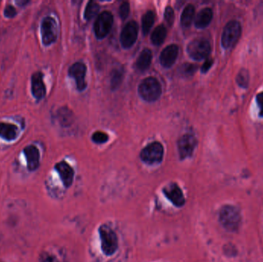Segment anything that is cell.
<instances>
[{"label": "cell", "instance_id": "1f68e13d", "mask_svg": "<svg viewBox=\"0 0 263 262\" xmlns=\"http://www.w3.org/2000/svg\"><path fill=\"white\" fill-rule=\"evenodd\" d=\"M17 13H16V9L12 5H7V7L4 10V15L7 16V18H13L16 16Z\"/></svg>", "mask_w": 263, "mask_h": 262}, {"label": "cell", "instance_id": "4fadbf2b", "mask_svg": "<svg viewBox=\"0 0 263 262\" xmlns=\"http://www.w3.org/2000/svg\"><path fill=\"white\" fill-rule=\"evenodd\" d=\"M55 170L60 174V179L66 188H70L73 185L74 179V170L67 162L62 161L55 165Z\"/></svg>", "mask_w": 263, "mask_h": 262}, {"label": "cell", "instance_id": "9c48e42d", "mask_svg": "<svg viewBox=\"0 0 263 262\" xmlns=\"http://www.w3.org/2000/svg\"><path fill=\"white\" fill-rule=\"evenodd\" d=\"M139 26L135 21H129L122 30L120 41L126 49L132 47L137 40Z\"/></svg>", "mask_w": 263, "mask_h": 262}, {"label": "cell", "instance_id": "f1b7e54d", "mask_svg": "<svg viewBox=\"0 0 263 262\" xmlns=\"http://www.w3.org/2000/svg\"><path fill=\"white\" fill-rule=\"evenodd\" d=\"M40 262H59L58 259L53 254L48 251H43L39 257Z\"/></svg>", "mask_w": 263, "mask_h": 262}, {"label": "cell", "instance_id": "603a6c76", "mask_svg": "<svg viewBox=\"0 0 263 262\" xmlns=\"http://www.w3.org/2000/svg\"><path fill=\"white\" fill-rule=\"evenodd\" d=\"M155 21V14L153 11H148L142 19V33L147 36L150 33V30L153 27Z\"/></svg>", "mask_w": 263, "mask_h": 262}, {"label": "cell", "instance_id": "7a4b0ae2", "mask_svg": "<svg viewBox=\"0 0 263 262\" xmlns=\"http://www.w3.org/2000/svg\"><path fill=\"white\" fill-rule=\"evenodd\" d=\"M101 247L106 255L115 254L119 248V239L116 233L107 224H103L99 228Z\"/></svg>", "mask_w": 263, "mask_h": 262}, {"label": "cell", "instance_id": "52a82bcc", "mask_svg": "<svg viewBox=\"0 0 263 262\" xmlns=\"http://www.w3.org/2000/svg\"><path fill=\"white\" fill-rule=\"evenodd\" d=\"M113 16L109 11H104L98 16L95 22L94 31L96 37L100 40L104 39L112 27Z\"/></svg>", "mask_w": 263, "mask_h": 262}, {"label": "cell", "instance_id": "30bf717a", "mask_svg": "<svg viewBox=\"0 0 263 262\" xmlns=\"http://www.w3.org/2000/svg\"><path fill=\"white\" fill-rule=\"evenodd\" d=\"M197 145V140L193 135L186 134L178 141V150L180 159L190 157Z\"/></svg>", "mask_w": 263, "mask_h": 262}, {"label": "cell", "instance_id": "484cf974", "mask_svg": "<svg viewBox=\"0 0 263 262\" xmlns=\"http://www.w3.org/2000/svg\"><path fill=\"white\" fill-rule=\"evenodd\" d=\"M237 82L240 87L247 88L249 83V72L246 69H241L237 75Z\"/></svg>", "mask_w": 263, "mask_h": 262}, {"label": "cell", "instance_id": "ffe728a7", "mask_svg": "<svg viewBox=\"0 0 263 262\" xmlns=\"http://www.w3.org/2000/svg\"><path fill=\"white\" fill-rule=\"evenodd\" d=\"M195 7L192 4H189L185 7L181 16V25L184 28H189L192 25L195 16Z\"/></svg>", "mask_w": 263, "mask_h": 262}, {"label": "cell", "instance_id": "277c9868", "mask_svg": "<svg viewBox=\"0 0 263 262\" xmlns=\"http://www.w3.org/2000/svg\"><path fill=\"white\" fill-rule=\"evenodd\" d=\"M241 33V25L238 21L232 20L228 22L224 28L222 35L221 43L222 47L225 49L233 47L240 40Z\"/></svg>", "mask_w": 263, "mask_h": 262}, {"label": "cell", "instance_id": "2e32d148", "mask_svg": "<svg viewBox=\"0 0 263 262\" xmlns=\"http://www.w3.org/2000/svg\"><path fill=\"white\" fill-rule=\"evenodd\" d=\"M179 55V47L177 45L172 44L165 48L161 52L160 63L165 68H169L175 63Z\"/></svg>", "mask_w": 263, "mask_h": 262}, {"label": "cell", "instance_id": "d6986e66", "mask_svg": "<svg viewBox=\"0 0 263 262\" xmlns=\"http://www.w3.org/2000/svg\"><path fill=\"white\" fill-rule=\"evenodd\" d=\"M152 60H153V54L151 50L149 49H143L136 61V69L140 72L147 70L151 65Z\"/></svg>", "mask_w": 263, "mask_h": 262}, {"label": "cell", "instance_id": "7402d4cb", "mask_svg": "<svg viewBox=\"0 0 263 262\" xmlns=\"http://www.w3.org/2000/svg\"><path fill=\"white\" fill-rule=\"evenodd\" d=\"M58 119L62 126H65V127L70 126L73 123V113L67 108H60L58 111Z\"/></svg>", "mask_w": 263, "mask_h": 262}, {"label": "cell", "instance_id": "d6a6232c", "mask_svg": "<svg viewBox=\"0 0 263 262\" xmlns=\"http://www.w3.org/2000/svg\"><path fill=\"white\" fill-rule=\"evenodd\" d=\"M256 102L257 104H258V108H259V115L261 117H263V92L257 95Z\"/></svg>", "mask_w": 263, "mask_h": 262}, {"label": "cell", "instance_id": "ba28073f", "mask_svg": "<svg viewBox=\"0 0 263 262\" xmlns=\"http://www.w3.org/2000/svg\"><path fill=\"white\" fill-rule=\"evenodd\" d=\"M42 40L45 46H49L55 43L58 36V27L52 17L45 18L41 25Z\"/></svg>", "mask_w": 263, "mask_h": 262}, {"label": "cell", "instance_id": "ac0fdd59", "mask_svg": "<svg viewBox=\"0 0 263 262\" xmlns=\"http://www.w3.org/2000/svg\"><path fill=\"white\" fill-rule=\"evenodd\" d=\"M18 136L17 126L10 123H0V137L7 140L13 141Z\"/></svg>", "mask_w": 263, "mask_h": 262}, {"label": "cell", "instance_id": "9a60e30c", "mask_svg": "<svg viewBox=\"0 0 263 262\" xmlns=\"http://www.w3.org/2000/svg\"><path fill=\"white\" fill-rule=\"evenodd\" d=\"M32 93L36 99L40 100L46 96V86L43 79V74L40 72H35L32 76Z\"/></svg>", "mask_w": 263, "mask_h": 262}, {"label": "cell", "instance_id": "8992f818", "mask_svg": "<svg viewBox=\"0 0 263 262\" xmlns=\"http://www.w3.org/2000/svg\"><path fill=\"white\" fill-rule=\"evenodd\" d=\"M163 154V146L161 143L155 141L142 149L140 153V158L145 163L148 165H155L162 162Z\"/></svg>", "mask_w": 263, "mask_h": 262}, {"label": "cell", "instance_id": "cb8c5ba5", "mask_svg": "<svg viewBox=\"0 0 263 262\" xmlns=\"http://www.w3.org/2000/svg\"><path fill=\"white\" fill-rule=\"evenodd\" d=\"M123 76H124V71L122 68H117L112 71L111 75V88L112 90H116L119 88L120 84L123 82Z\"/></svg>", "mask_w": 263, "mask_h": 262}, {"label": "cell", "instance_id": "d4e9b609", "mask_svg": "<svg viewBox=\"0 0 263 262\" xmlns=\"http://www.w3.org/2000/svg\"><path fill=\"white\" fill-rule=\"evenodd\" d=\"M99 10H100L99 5L96 3L93 2V1H90L87 4L84 17H85L87 21L91 20L92 19H93L97 15Z\"/></svg>", "mask_w": 263, "mask_h": 262}, {"label": "cell", "instance_id": "836d02e7", "mask_svg": "<svg viewBox=\"0 0 263 262\" xmlns=\"http://www.w3.org/2000/svg\"><path fill=\"white\" fill-rule=\"evenodd\" d=\"M213 59H207V60H206L205 63H204V64L202 65V69H201V70H202V72H203V73H206V72H208V71L210 70V68L212 67V66H213Z\"/></svg>", "mask_w": 263, "mask_h": 262}, {"label": "cell", "instance_id": "f546056e", "mask_svg": "<svg viewBox=\"0 0 263 262\" xmlns=\"http://www.w3.org/2000/svg\"><path fill=\"white\" fill-rule=\"evenodd\" d=\"M164 16H165V19H166L168 25H169V26H172L174 20H175V14H174L173 9L171 7H166Z\"/></svg>", "mask_w": 263, "mask_h": 262}, {"label": "cell", "instance_id": "83f0119b", "mask_svg": "<svg viewBox=\"0 0 263 262\" xmlns=\"http://www.w3.org/2000/svg\"><path fill=\"white\" fill-rule=\"evenodd\" d=\"M92 139L97 144H103V143H106L109 140V135L105 132L98 131V132L93 134Z\"/></svg>", "mask_w": 263, "mask_h": 262}, {"label": "cell", "instance_id": "6da1fadb", "mask_svg": "<svg viewBox=\"0 0 263 262\" xmlns=\"http://www.w3.org/2000/svg\"><path fill=\"white\" fill-rule=\"evenodd\" d=\"M219 221L226 231L236 232L241 225V213L235 206H224L219 212Z\"/></svg>", "mask_w": 263, "mask_h": 262}, {"label": "cell", "instance_id": "5b68a950", "mask_svg": "<svg viewBox=\"0 0 263 262\" xmlns=\"http://www.w3.org/2000/svg\"><path fill=\"white\" fill-rule=\"evenodd\" d=\"M187 52L194 60H204L211 52V45L207 39L197 38L188 45Z\"/></svg>", "mask_w": 263, "mask_h": 262}, {"label": "cell", "instance_id": "4316f807", "mask_svg": "<svg viewBox=\"0 0 263 262\" xmlns=\"http://www.w3.org/2000/svg\"><path fill=\"white\" fill-rule=\"evenodd\" d=\"M180 72L183 76L189 77L192 76L195 73L197 69V66L195 65L191 64V63H185L180 67Z\"/></svg>", "mask_w": 263, "mask_h": 262}, {"label": "cell", "instance_id": "7c38bea8", "mask_svg": "<svg viewBox=\"0 0 263 262\" xmlns=\"http://www.w3.org/2000/svg\"><path fill=\"white\" fill-rule=\"evenodd\" d=\"M86 74V66L84 63H76L69 69V75L75 79L79 91H82L86 87L85 78Z\"/></svg>", "mask_w": 263, "mask_h": 262}, {"label": "cell", "instance_id": "3957f363", "mask_svg": "<svg viewBox=\"0 0 263 262\" xmlns=\"http://www.w3.org/2000/svg\"><path fill=\"white\" fill-rule=\"evenodd\" d=\"M139 96L147 102H154L162 94V87L159 81L154 77L144 79L138 89Z\"/></svg>", "mask_w": 263, "mask_h": 262}, {"label": "cell", "instance_id": "e0dca14e", "mask_svg": "<svg viewBox=\"0 0 263 262\" xmlns=\"http://www.w3.org/2000/svg\"><path fill=\"white\" fill-rule=\"evenodd\" d=\"M213 17V10L204 8L198 13L195 19V25L198 28H205L210 25Z\"/></svg>", "mask_w": 263, "mask_h": 262}, {"label": "cell", "instance_id": "8fae6325", "mask_svg": "<svg viewBox=\"0 0 263 262\" xmlns=\"http://www.w3.org/2000/svg\"><path fill=\"white\" fill-rule=\"evenodd\" d=\"M164 195L177 207H183L186 203L184 195L177 183H170L162 189Z\"/></svg>", "mask_w": 263, "mask_h": 262}, {"label": "cell", "instance_id": "4dcf8cb0", "mask_svg": "<svg viewBox=\"0 0 263 262\" xmlns=\"http://www.w3.org/2000/svg\"><path fill=\"white\" fill-rule=\"evenodd\" d=\"M130 11V7L128 2H123L120 7V16L122 19H126L128 17Z\"/></svg>", "mask_w": 263, "mask_h": 262}, {"label": "cell", "instance_id": "5bb4252c", "mask_svg": "<svg viewBox=\"0 0 263 262\" xmlns=\"http://www.w3.org/2000/svg\"><path fill=\"white\" fill-rule=\"evenodd\" d=\"M24 155L26 159L28 171H34L38 169L40 163V155L39 149L35 145H28L24 149Z\"/></svg>", "mask_w": 263, "mask_h": 262}, {"label": "cell", "instance_id": "44dd1931", "mask_svg": "<svg viewBox=\"0 0 263 262\" xmlns=\"http://www.w3.org/2000/svg\"><path fill=\"white\" fill-rule=\"evenodd\" d=\"M167 30L163 25H159L155 28L151 35V41L155 46H160L166 40Z\"/></svg>", "mask_w": 263, "mask_h": 262}]
</instances>
